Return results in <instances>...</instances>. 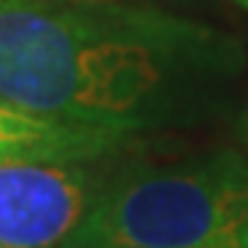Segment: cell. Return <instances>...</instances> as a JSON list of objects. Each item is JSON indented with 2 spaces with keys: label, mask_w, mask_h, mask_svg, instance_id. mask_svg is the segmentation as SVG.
<instances>
[{
  "label": "cell",
  "mask_w": 248,
  "mask_h": 248,
  "mask_svg": "<svg viewBox=\"0 0 248 248\" xmlns=\"http://www.w3.org/2000/svg\"><path fill=\"white\" fill-rule=\"evenodd\" d=\"M239 39L120 0H0V96L78 126L135 135L212 102Z\"/></svg>",
  "instance_id": "1"
},
{
  "label": "cell",
  "mask_w": 248,
  "mask_h": 248,
  "mask_svg": "<svg viewBox=\"0 0 248 248\" xmlns=\"http://www.w3.org/2000/svg\"><path fill=\"white\" fill-rule=\"evenodd\" d=\"M63 248H248V158L224 150L120 176Z\"/></svg>",
  "instance_id": "2"
},
{
  "label": "cell",
  "mask_w": 248,
  "mask_h": 248,
  "mask_svg": "<svg viewBox=\"0 0 248 248\" xmlns=\"http://www.w3.org/2000/svg\"><path fill=\"white\" fill-rule=\"evenodd\" d=\"M99 188L81 162L0 158V248H63Z\"/></svg>",
  "instance_id": "3"
},
{
  "label": "cell",
  "mask_w": 248,
  "mask_h": 248,
  "mask_svg": "<svg viewBox=\"0 0 248 248\" xmlns=\"http://www.w3.org/2000/svg\"><path fill=\"white\" fill-rule=\"evenodd\" d=\"M126 135L78 126L18 108L0 96V158H42V162H93L117 150Z\"/></svg>",
  "instance_id": "4"
}]
</instances>
